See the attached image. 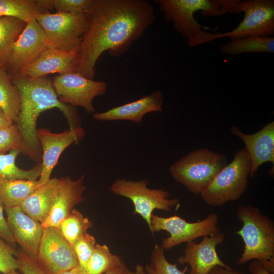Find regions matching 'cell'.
I'll use <instances>...</instances> for the list:
<instances>
[{
    "mask_svg": "<svg viewBox=\"0 0 274 274\" xmlns=\"http://www.w3.org/2000/svg\"><path fill=\"white\" fill-rule=\"evenodd\" d=\"M0 66H1V65H0Z\"/></svg>",
    "mask_w": 274,
    "mask_h": 274,
    "instance_id": "cell-44",
    "label": "cell"
},
{
    "mask_svg": "<svg viewBox=\"0 0 274 274\" xmlns=\"http://www.w3.org/2000/svg\"><path fill=\"white\" fill-rule=\"evenodd\" d=\"M16 258L18 270L22 274H48L33 258L21 249L17 251Z\"/></svg>",
    "mask_w": 274,
    "mask_h": 274,
    "instance_id": "cell-35",
    "label": "cell"
},
{
    "mask_svg": "<svg viewBox=\"0 0 274 274\" xmlns=\"http://www.w3.org/2000/svg\"><path fill=\"white\" fill-rule=\"evenodd\" d=\"M146 180L133 181L117 178L110 188L114 194L126 197L131 200L134 207L133 214L140 215L146 222L150 230L151 217L155 209L171 211L180 207L178 198H169V192L164 189L148 188Z\"/></svg>",
    "mask_w": 274,
    "mask_h": 274,
    "instance_id": "cell-8",
    "label": "cell"
},
{
    "mask_svg": "<svg viewBox=\"0 0 274 274\" xmlns=\"http://www.w3.org/2000/svg\"><path fill=\"white\" fill-rule=\"evenodd\" d=\"M13 124H14L13 122L6 115L0 108V128L8 127Z\"/></svg>",
    "mask_w": 274,
    "mask_h": 274,
    "instance_id": "cell-39",
    "label": "cell"
},
{
    "mask_svg": "<svg viewBox=\"0 0 274 274\" xmlns=\"http://www.w3.org/2000/svg\"><path fill=\"white\" fill-rule=\"evenodd\" d=\"M225 239L223 233H218L210 237L204 236L199 243L193 241L186 243L183 256L179 257L177 262L190 266L189 274H209L217 266L230 268L220 258L217 246Z\"/></svg>",
    "mask_w": 274,
    "mask_h": 274,
    "instance_id": "cell-15",
    "label": "cell"
},
{
    "mask_svg": "<svg viewBox=\"0 0 274 274\" xmlns=\"http://www.w3.org/2000/svg\"><path fill=\"white\" fill-rule=\"evenodd\" d=\"M60 274H88L86 270L79 265Z\"/></svg>",
    "mask_w": 274,
    "mask_h": 274,
    "instance_id": "cell-41",
    "label": "cell"
},
{
    "mask_svg": "<svg viewBox=\"0 0 274 274\" xmlns=\"http://www.w3.org/2000/svg\"><path fill=\"white\" fill-rule=\"evenodd\" d=\"M251 274H274L270 272L261 262L258 260H253L248 267Z\"/></svg>",
    "mask_w": 274,
    "mask_h": 274,
    "instance_id": "cell-37",
    "label": "cell"
},
{
    "mask_svg": "<svg viewBox=\"0 0 274 274\" xmlns=\"http://www.w3.org/2000/svg\"><path fill=\"white\" fill-rule=\"evenodd\" d=\"M218 221L216 213L210 214L204 219L194 222H187L177 215L163 217L152 215L150 231L152 234L160 231L168 232L169 235L162 239L160 246L164 250H169L200 237L219 233Z\"/></svg>",
    "mask_w": 274,
    "mask_h": 274,
    "instance_id": "cell-10",
    "label": "cell"
},
{
    "mask_svg": "<svg viewBox=\"0 0 274 274\" xmlns=\"http://www.w3.org/2000/svg\"><path fill=\"white\" fill-rule=\"evenodd\" d=\"M12 79L19 92L20 110L16 121L24 147V153L34 160L40 157V143L37 138V121L40 114L53 108L64 115L70 128L79 126L75 110L59 100L52 81L46 77L28 79L12 74Z\"/></svg>",
    "mask_w": 274,
    "mask_h": 274,
    "instance_id": "cell-2",
    "label": "cell"
},
{
    "mask_svg": "<svg viewBox=\"0 0 274 274\" xmlns=\"http://www.w3.org/2000/svg\"><path fill=\"white\" fill-rule=\"evenodd\" d=\"M209 274H247L239 271H236L230 268H225L217 266L214 267Z\"/></svg>",
    "mask_w": 274,
    "mask_h": 274,
    "instance_id": "cell-38",
    "label": "cell"
},
{
    "mask_svg": "<svg viewBox=\"0 0 274 274\" xmlns=\"http://www.w3.org/2000/svg\"><path fill=\"white\" fill-rule=\"evenodd\" d=\"M244 13V17L234 29L223 33L208 32L206 43L228 37L230 40L249 37H268L274 35V1L235 0L228 13Z\"/></svg>",
    "mask_w": 274,
    "mask_h": 274,
    "instance_id": "cell-7",
    "label": "cell"
},
{
    "mask_svg": "<svg viewBox=\"0 0 274 274\" xmlns=\"http://www.w3.org/2000/svg\"><path fill=\"white\" fill-rule=\"evenodd\" d=\"M86 134L80 126L70 128L61 133H53L49 129L41 128L37 131V138L43 151L42 170L38 179V187L48 182L59 156L69 146L78 144Z\"/></svg>",
    "mask_w": 274,
    "mask_h": 274,
    "instance_id": "cell-13",
    "label": "cell"
},
{
    "mask_svg": "<svg viewBox=\"0 0 274 274\" xmlns=\"http://www.w3.org/2000/svg\"><path fill=\"white\" fill-rule=\"evenodd\" d=\"M127 274H147V273L144 266L138 264L135 266L134 271L128 270Z\"/></svg>",
    "mask_w": 274,
    "mask_h": 274,
    "instance_id": "cell-42",
    "label": "cell"
},
{
    "mask_svg": "<svg viewBox=\"0 0 274 274\" xmlns=\"http://www.w3.org/2000/svg\"><path fill=\"white\" fill-rule=\"evenodd\" d=\"M165 18L174 28L187 40L190 47L203 44L207 31L194 17L200 11L202 16H217L225 14V0H156Z\"/></svg>",
    "mask_w": 274,
    "mask_h": 274,
    "instance_id": "cell-4",
    "label": "cell"
},
{
    "mask_svg": "<svg viewBox=\"0 0 274 274\" xmlns=\"http://www.w3.org/2000/svg\"><path fill=\"white\" fill-rule=\"evenodd\" d=\"M46 11L37 0H0V17L15 18L28 23Z\"/></svg>",
    "mask_w": 274,
    "mask_h": 274,
    "instance_id": "cell-27",
    "label": "cell"
},
{
    "mask_svg": "<svg viewBox=\"0 0 274 274\" xmlns=\"http://www.w3.org/2000/svg\"><path fill=\"white\" fill-rule=\"evenodd\" d=\"M226 164L225 155L199 148L171 164L169 171L173 178L189 191L200 195Z\"/></svg>",
    "mask_w": 274,
    "mask_h": 274,
    "instance_id": "cell-5",
    "label": "cell"
},
{
    "mask_svg": "<svg viewBox=\"0 0 274 274\" xmlns=\"http://www.w3.org/2000/svg\"><path fill=\"white\" fill-rule=\"evenodd\" d=\"M13 149H20L24 153V147L20 133L16 125L0 128V153Z\"/></svg>",
    "mask_w": 274,
    "mask_h": 274,
    "instance_id": "cell-32",
    "label": "cell"
},
{
    "mask_svg": "<svg viewBox=\"0 0 274 274\" xmlns=\"http://www.w3.org/2000/svg\"><path fill=\"white\" fill-rule=\"evenodd\" d=\"M36 19L45 31L50 46L68 52H76L88 25L86 14L47 11Z\"/></svg>",
    "mask_w": 274,
    "mask_h": 274,
    "instance_id": "cell-9",
    "label": "cell"
},
{
    "mask_svg": "<svg viewBox=\"0 0 274 274\" xmlns=\"http://www.w3.org/2000/svg\"><path fill=\"white\" fill-rule=\"evenodd\" d=\"M231 133L244 143L251 161L250 177H254L259 167L265 162L274 164V121L266 124L253 134L243 132L237 126L230 128Z\"/></svg>",
    "mask_w": 274,
    "mask_h": 274,
    "instance_id": "cell-17",
    "label": "cell"
},
{
    "mask_svg": "<svg viewBox=\"0 0 274 274\" xmlns=\"http://www.w3.org/2000/svg\"><path fill=\"white\" fill-rule=\"evenodd\" d=\"M164 96L160 90L153 91L135 101L113 107L102 112H95L93 118L99 121H130L141 123L149 113L162 111Z\"/></svg>",
    "mask_w": 274,
    "mask_h": 274,
    "instance_id": "cell-19",
    "label": "cell"
},
{
    "mask_svg": "<svg viewBox=\"0 0 274 274\" xmlns=\"http://www.w3.org/2000/svg\"><path fill=\"white\" fill-rule=\"evenodd\" d=\"M27 23L20 19L0 17V65L7 67L12 46Z\"/></svg>",
    "mask_w": 274,
    "mask_h": 274,
    "instance_id": "cell-26",
    "label": "cell"
},
{
    "mask_svg": "<svg viewBox=\"0 0 274 274\" xmlns=\"http://www.w3.org/2000/svg\"><path fill=\"white\" fill-rule=\"evenodd\" d=\"M38 185V180H9L0 178V203L5 209L19 206Z\"/></svg>",
    "mask_w": 274,
    "mask_h": 274,
    "instance_id": "cell-22",
    "label": "cell"
},
{
    "mask_svg": "<svg viewBox=\"0 0 274 274\" xmlns=\"http://www.w3.org/2000/svg\"><path fill=\"white\" fill-rule=\"evenodd\" d=\"M21 153L22 151L20 149H13L8 153H0V178L9 180H38L42 170L41 163L27 170L20 168L16 165L15 161Z\"/></svg>",
    "mask_w": 274,
    "mask_h": 274,
    "instance_id": "cell-25",
    "label": "cell"
},
{
    "mask_svg": "<svg viewBox=\"0 0 274 274\" xmlns=\"http://www.w3.org/2000/svg\"><path fill=\"white\" fill-rule=\"evenodd\" d=\"M84 175L77 180L68 177L59 178L57 192L50 214L41 224L43 228H59L62 221L67 217L76 204L83 201L86 187L84 184Z\"/></svg>",
    "mask_w": 274,
    "mask_h": 274,
    "instance_id": "cell-18",
    "label": "cell"
},
{
    "mask_svg": "<svg viewBox=\"0 0 274 274\" xmlns=\"http://www.w3.org/2000/svg\"><path fill=\"white\" fill-rule=\"evenodd\" d=\"M96 244L94 237L87 232L78 239L72 245L77 256L79 265L85 270Z\"/></svg>",
    "mask_w": 274,
    "mask_h": 274,
    "instance_id": "cell-33",
    "label": "cell"
},
{
    "mask_svg": "<svg viewBox=\"0 0 274 274\" xmlns=\"http://www.w3.org/2000/svg\"><path fill=\"white\" fill-rule=\"evenodd\" d=\"M236 216L242 223L235 233L244 243V248L237 264L258 260L264 266L274 264V222L256 207L239 204Z\"/></svg>",
    "mask_w": 274,
    "mask_h": 274,
    "instance_id": "cell-3",
    "label": "cell"
},
{
    "mask_svg": "<svg viewBox=\"0 0 274 274\" xmlns=\"http://www.w3.org/2000/svg\"><path fill=\"white\" fill-rule=\"evenodd\" d=\"M123 264L121 258L112 254L106 245L96 244L85 270L88 274H104L111 268Z\"/></svg>",
    "mask_w": 274,
    "mask_h": 274,
    "instance_id": "cell-28",
    "label": "cell"
},
{
    "mask_svg": "<svg viewBox=\"0 0 274 274\" xmlns=\"http://www.w3.org/2000/svg\"><path fill=\"white\" fill-rule=\"evenodd\" d=\"M128 269L125 264L110 269L104 274H127Z\"/></svg>",
    "mask_w": 274,
    "mask_h": 274,
    "instance_id": "cell-40",
    "label": "cell"
},
{
    "mask_svg": "<svg viewBox=\"0 0 274 274\" xmlns=\"http://www.w3.org/2000/svg\"><path fill=\"white\" fill-rule=\"evenodd\" d=\"M55 92L60 102L73 107H81L88 114L95 109L94 98L104 95L107 83L88 79L76 72H69L55 76L52 80Z\"/></svg>",
    "mask_w": 274,
    "mask_h": 274,
    "instance_id": "cell-11",
    "label": "cell"
},
{
    "mask_svg": "<svg viewBox=\"0 0 274 274\" xmlns=\"http://www.w3.org/2000/svg\"><path fill=\"white\" fill-rule=\"evenodd\" d=\"M251 172V161L245 148L235 153L233 160L216 175L200 194L203 201L214 207L239 199L246 191Z\"/></svg>",
    "mask_w": 274,
    "mask_h": 274,
    "instance_id": "cell-6",
    "label": "cell"
},
{
    "mask_svg": "<svg viewBox=\"0 0 274 274\" xmlns=\"http://www.w3.org/2000/svg\"><path fill=\"white\" fill-rule=\"evenodd\" d=\"M92 222L79 211L73 209L61 222L59 229L64 238L72 245L87 233L92 226Z\"/></svg>",
    "mask_w": 274,
    "mask_h": 274,
    "instance_id": "cell-29",
    "label": "cell"
},
{
    "mask_svg": "<svg viewBox=\"0 0 274 274\" xmlns=\"http://www.w3.org/2000/svg\"><path fill=\"white\" fill-rule=\"evenodd\" d=\"M4 207L0 203V238L14 246L15 241L4 215Z\"/></svg>",
    "mask_w": 274,
    "mask_h": 274,
    "instance_id": "cell-36",
    "label": "cell"
},
{
    "mask_svg": "<svg viewBox=\"0 0 274 274\" xmlns=\"http://www.w3.org/2000/svg\"><path fill=\"white\" fill-rule=\"evenodd\" d=\"M86 15L88 27L76 52L74 68L90 79L104 52L121 56L155 20L152 5L145 0H96Z\"/></svg>",
    "mask_w": 274,
    "mask_h": 274,
    "instance_id": "cell-1",
    "label": "cell"
},
{
    "mask_svg": "<svg viewBox=\"0 0 274 274\" xmlns=\"http://www.w3.org/2000/svg\"><path fill=\"white\" fill-rule=\"evenodd\" d=\"M50 46L47 35L36 19L27 23L13 44L7 68L12 73L37 59Z\"/></svg>",
    "mask_w": 274,
    "mask_h": 274,
    "instance_id": "cell-14",
    "label": "cell"
},
{
    "mask_svg": "<svg viewBox=\"0 0 274 274\" xmlns=\"http://www.w3.org/2000/svg\"><path fill=\"white\" fill-rule=\"evenodd\" d=\"M5 210L8 227L16 243L36 260L43 231L41 223L26 215L19 206Z\"/></svg>",
    "mask_w": 274,
    "mask_h": 274,
    "instance_id": "cell-16",
    "label": "cell"
},
{
    "mask_svg": "<svg viewBox=\"0 0 274 274\" xmlns=\"http://www.w3.org/2000/svg\"><path fill=\"white\" fill-rule=\"evenodd\" d=\"M59 183V179H50L46 184L38 187L19 206L26 215L42 224L50 214Z\"/></svg>",
    "mask_w": 274,
    "mask_h": 274,
    "instance_id": "cell-21",
    "label": "cell"
},
{
    "mask_svg": "<svg viewBox=\"0 0 274 274\" xmlns=\"http://www.w3.org/2000/svg\"><path fill=\"white\" fill-rule=\"evenodd\" d=\"M75 56L76 52L65 51L49 46L37 59L12 74L37 79L49 74L75 72Z\"/></svg>",
    "mask_w": 274,
    "mask_h": 274,
    "instance_id": "cell-20",
    "label": "cell"
},
{
    "mask_svg": "<svg viewBox=\"0 0 274 274\" xmlns=\"http://www.w3.org/2000/svg\"><path fill=\"white\" fill-rule=\"evenodd\" d=\"M224 54L238 55L245 53H274V37H249L230 40L220 48Z\"/></svg>",
    "mask_w": 274,
    "mask_h": 274,
    "instance_id": "cell-23",
    "label": "cell"
},
{
    "mask_svg": "<svg viewBox=\"0 0 274 274\" xmlns=\"http://www.w3.org/2000/svg\"><path fill=\"white\" fill-rule=\"evenodd\" d=\"M39 4L48 10L74 14H87L93 7L96 0H37Z\"/></svg>",
    "mask_w": 274,
    "mask_h": 274,
    "instance_id": "cell-31",
    "label": "cell"
},
{
    "mask_svg": "<svg viewBox=\"0 0 274 274\" xmlns=\"http://www.w3.org/2000/svg\"><path fill=\"white\" fill-rule=\"evenodd\" d=\"M19 92L5 66H0V108L13 122L20 110Z\"/></svg>",
    "mask_w": 274,
    "mask_h": 274,
    "instance_id": "cell-24",
    "label": "cell"
},
{
    "mask_svg": "<svg viewBox=\"0 0 274 274\" xmlns=\"http://www.w3.org/2000/svg\"><path fill=\"white\" fill-rule=\"evenodd\" d=\"M14 246L0 238V271L6 273L18 269Z\"/></svg>",
    "mask_w": 274,
    "mask_h": 274,
    "instance_id": "cell-34",
    "label": "cell"
},
{
    "mask_svg": "<svg viewBox=\"0 0 274 274\" xmlns=\"http://www.w3.org/2000/svg\"><path fill=\"white\" fill-rule=\"evenodd\" d=\"M36 261L48 274H60L79 265L72 245L59 228H43Z\"/></svg>",
    "mask_w": 274,
    "mask_h": 274,
    "instance_id": "cell-12",
    "label": "cell"
},
{
    "mask_svg": "<svg viewBox=\"0 0 274 274\" xmlns=\"http://www.w3.org/2000/svg\"><path fill=\"white\" fill-rule=\"evenodd\" d=\"M164 250L161 246L155 244L151 253L150 263L145 268L147 274H185L188 271L187 266L181 270L177 267V263L169 262L164 256Z\"/></svg>",
    "mask_w": 274,
    "mask_h": 274,
    "instance_id": "cell-30",
    "label": "cell"
},
{
    "mask_svg": "<svg viewBox=\"0 0 274 274\" xmlns=\"http://www.w3.org/2000/svg\"><path fill=\"white\" fill-rule=\"evenodd\" d=\"M0 274H20V273L18 272L17 270H13L6 273H3L0 271Z\"/></svg>",
    "mask_w": 274,
    "mask_h": 274,
    "instance_id": "cell-43",
    "label": "cell"
}]
</instances>
